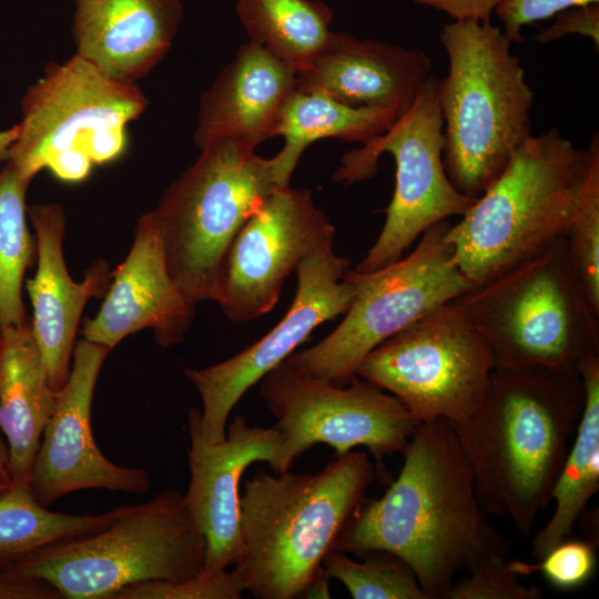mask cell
<instances>
[{
  "label": "cell",
  "mask_w": 599,
  "mask_h": 599,
  "mask_svg": "<svg viewBox=\"0 0 599 599\" xmlns=\"http://www.w3.org/2000/svg\"><path fill=\"white\" fill-rule=\"evenodd\" d=\"M590 3H599V0H499L494 12L501 21L506 38L518 43L524 41L521 30L525 27Z\"/></svg>",
  "instance_id": "obj_34"
},
{
  "label": "cell",
  "mask_w": 599,
  "mask_h": 599,
  "mask_svg": "<svg viewBox=\"0 0 599 599\" xmlns=\"http://www.w3.org/2000/svg\"><path fill=\"white\" fill-rule=\"evenodd\" d=\"M448 220L427 229L414 250L372 272L351 271L354 300L338 326L286 361L309 376L343 385L366 355L396 333L474 286L460 273L446 241Z\"/></svg>",
  "instance_id": "obj_10"
},
{
  "label": "cell",
  "mask_w": 599,
  "mask_h": 599,
  "mask_svg": "<svg viewBox=\"0 0 599 599\" xmlns=\"http://www.w3.org/2000/svg\"><path fill=\"white\" fill-rule=\"evenodd\" d=\"M585 386V406L551 491L555 509L535 536L531 554L544 557L572 532L589 500L599 489V355L583 359L577 369Z\"/></svg>",
  "instance_id": "obj_25"
},
{
  "label": "cell",
  "mask_w": 599,
  "mask_h": 599,
  "mask_svg": "<svg viewBox=\"0 0 599 599\" xmlns=\"http://www.w3.org/2000/svg\"><path fill=\"white\" fill-rule=\"evenodd\" d=\"M375 477L349 450L316 474L258 470L240 498L241 550L232 570L257 599L302 597Z\"/></svg>",
  "instance_id": "obj_3"
},
{
  "label": "cell",
  "mask_w": 599,
  "mask_h": 599,
  "mask_svg": "<svg viewBox=\"0 0 599 599\" xmlns=\"http://www.w3.org/2000/svg\"><path fill=\"white\" fill-rule=\"evenodd\" d=\"M0 470L10 478L9 451H8L6 440H3L1 436V430H0Z\"/></svg>",
  "instance_id": "obj_40"
},
{
  "label": "cell",
  "mask_w": 599,
  "mask_h": 599,
  "mask_svg": "<svg viewBox=\"0 0 599 599\" xmlns=\"http://www.w3.org/2000/svg\"><path fill=\"white\" fill-rule=\"evenodd\" d=\"M448 72L439 80L443 163L453 186L480 196L532 135L534 92L501 28L451 20L439 34Z\"/></svg>",
  "instance_id": "obj_4"
},
{
  "label": "cell",
  "mask_w": 599,
  "mask_h": 599,
  "mask_svg": "<svg viewBox=\"0 0 599 599\" xmlns=\"http://www.w3.org/2000/svg\"><path fill=\"white\" fill-rule=\"evenodd\" d=\"M205 554V537L184 495L166 488L148 501L124 505L104 528L12 568L50 582L62 599H111L134 583L194 578L203 570Z\"/></svg>",
  "instance_id": "obj_9"
},
{
  "label": "cell",
  "mask_w": 599,
  "mask_h": 599,
  "mask_svg": "<svg viewBox=\"0 0 599 599\" xmlns=\"http://www.w3.org/2000/svg\"><path fill=\"white\" fill-rule=\"evenodd\" d=\"M494 555L455 580L444 599H540L542 590L524 585L506 559Z\"/></svg>",
  "instance_id": "obj_31"
},
{
  "label": "cell",
  "mask_w": 599,
  "mask_h": 599,
  "mask_svg": "<svg viewBox=\"0 0 599 599\" xmlns=\"http://www.w3.org/2000/svg\"><path fill=\"white\" fill-rule=\"evenodd\" d=\"M11 486V479L0 470V494Z\"/></svg>",
  "instance_id": "obj_41"
},
{
  "label": "cell",
  "mask_w": 599,
  "mask_h": 599,
  "mask_svg": "<svg viewBox=\"0 0 599 599\" xmlns=\"http://www.w3.org/2000/svg\"><path fill=\"white\" fill-rule=\"evenodd\" d=\"M30 183L9 162L0 171V329L27 322L22 287L37 246L27 222Z\"/></svg>",
  "instance_id": "obj_28"
},
{
  "label": "cell",
  "mask_w": 599,
  "mask_h": 599,
  "mask_svg": "<svg viewBox=\"0 0 599 599\" xmlns=\"http://www.w3.org/2000/svg\"><path fill=\"white\" fill-rule=\"evenodd\" d=\"M585 399L578 373L495 368L476 412L453 424L481 507L522 537L551 502Z\"/></svg>",
  "instance_id": "obj_2"
},
{
  "label": "cell",
  "mask_w": 599,
  "mask_h": 599,
  "mask_svg": "<svg viewBox=\"0 0 599 599\" xmlns=\"http://www.w3.org/2000/svg\"><path fill=\"white\" fill-rule=\"evenodd\" d=\"M335 227L308 190H276L245 222L227 254L219 305L235 323L268 313L308 255L333 245Z\"/></svg>",
  "instance_id": "obj_15"
},
{
  "label": "cell",
  "mask_w": 599,
  "mask_h": 599,
  "mask_svg": "<svg viewBox=\"0 0 599 599\" xmlns=\"http://www.w3.org/2000/svg\"><path fill=\"white\" fill-rule=\"evenodd\" d=\"M0 599H62L48 581L0 567Z\"/></svg>",
  "instance_id": "obj_36"
},
{
  "label": "cell",
  "mask_w": 599,
  "mask_h": 599,
  "mask_svg": "<svg viewBox=\"0 0 599 599\" xmlns=\"http://www.w3.org/2000/svg\"><path fill=\"white\" fill-rule=\"evenodd\" d=\"M183 14L180 0H74L75 54L136 83L169 52Z\"/></svg>",
  "instance_id": "obj_21"
},
{
  "label": "cell",
  "mask_w": 599,
  "mask_h": 599,
  "mask_svg": "<svg viewBox=\"0 0 599 599\" xmlns=\"http://www.w3.org/2000/svg\"><path fill=\"white\" fill-rule=\"evenodd\" d=\"M27 212L35 233L38 253L35 274L26 282L33 309L30 325L50 384L58 392L70 374L84 306L90 298L105 293L112 272L105 261L98 260L80 283L74 282L63 257V207L58 203L35 204Z\"/></svg>",
  "instance_id": "obj_19"
},
{
  "label": "cell",
  "mask_w": 599,
  "mask_h": 599,
  "mask_svg": "<svg viewBox=\"0 0 599 599\" xmlns=\"http://www.w3.org/2000/svg\"><path fill=\"white\" fill-rule=\"evenodd\" d=\"M0 336H1V329H0Z\"/></svg>",
  "instance_id": "obj_42"
},
{
  "label": "cell",
  "mask_w": 599,
  "mask_h": 599,
  "mask_svg": "<svg viewBox=\"0 0 599 599\" xmlns=\"http://www.w3.org/2000/svg\"><path fill=\"white\" fill-rule=\"evenodd\" d=\"M582 173L568 231L570 261L587 298L599 314V136L593 133L582 149Z\"/></svg>",
  "instance_id": "obj_29"
},
{
  "label": "cell",
  "mask_w": 599,
  "mask_h": 599,
  "mask_svg": "<svg viewBox=\"0 0 599 599\" xmlns=\"http://www.w3.org/2000/svg\"><path fill=\"white\" fill-rule=\"evenodd\" d=\"M278 189L273 158L216 140L164 192L152 213L170 275L192 304L219 303L235 236Z\"/></svg>",
  "instance_id": "obj_7"
},
{
  "label": "cell",
  "mask_w": 599,
  "mask_h": 599,
  "mask_svg": "<svg viewBox=\"0 0 599 599\" xmlns=\"http://www.w3.org/2000/svg\"><path fill=\"white\" fill-rule=\"evenodd\" d=\"M439 80L430 73L410 106L382 135L345 153L334 173L335 181L352 184L373 177L383 153L395 161V190L384 226L357 272L399 260L427 229L460 216L476 200L458 192L444 167Z\"/></svg>",
  "instance_id": "obj_11"
},
{
  "label": "cell",
  "mask_w": 599,
  "mask_h": 599,
  "mask_svg": "<svg viewBox=\"0 0 599 599\" xmlns=\"http://www.w3.org/2000/svg\"><path fill=\"white\" fill-rule=\"evenodd\" d=\"M447 14L451 20L490 21L499 0H413Z\"/></svg>",
  "instance_id": "obj_37"
},
{
  "label": "cell",
  "mask_w": 599,
  "mask_h": 599,
  "mask_svg": "<svg viewBox=\"0 0 599 599\" xmlns=\"http://www.w3.org/2000/svg\"><path fill=\"white\" fill-rule=\"evenodd\" d=\"M573 34L589 38L596 50L599 49V3L573 7L557 13L554 22L535 35V40L550 43Z\"/></svg>",
  "instance_id": "obj_35"
},
{
  "label": "cell",
  "mask_w": 599,
  "mask_h": 599,
  "mask_svg": "<svg viewBox=\"0 0 599 599\" xmlns=\"http://www.w3.org/2000/svg\"><path fill=\"white\" fill-rule=\"evenodd\" d=\"M430 73L432 60L418 48L332 32L297 73V87L321 91L349 106L385 109L399 116Z\"/></svg>",
  "instance_id": "obj_20"
},
{
  "label": "cell",
  "mask_w": 599,
  "mask_h": 599,
  "mask_svg": "<svg viewBox=\"0 0 599 599\" xmlns=\"http://www.w3.org/2000/svg\"><path fill=\"white\" fill-rule=\"evenodd\" d=\"M362 557L365 559L358 561L332 550L323 567L354 599H428L410 567L398 556L373 550Z\"/></svg>",
  "instance_id": "obj_30"
},
{
  "label": "cell",
  "mask_w": 599,
  "mask_h": 599,
  "mask_svg": "<svg viewBox=\"0 0 599 599\" xmlns=\"http://www.w3.org/2000/svg\"><path fill=\"white\" fill-rule=\"evenodd\" d=\"M348 266V258L332 246L308 255L295 271L292 305L266 335L226 361L184 370L201 397L200 427L206 443L224 439L231 412L254 384L286 361L315 328L348 309L357 288Z\"/></svg>",
  "instance_id": "obj_14"
},
{
  "label": "cell",
  "mask_w": 599,
  "mask_h": 599,
  "mask_svg": "<svg viewBox=\"0 0 599 599\" xmlns=\"http://www.w3.org/2000/svg\"><path fill=\"white\" fill-rule=\"evenodd\" d=\"M541 562L509 561L519 576L540 572L554 586L572 589L586 583L596 568L595 546L587 541L565 539L551 548Z\"/></svg>",
  "instance_id": "obj_33"
},
{
  "label": "cell",
  "mask_w": 599,
  "mask_h": 599,
  "mask_svg": "<svg viewBox=\"0 0 599 599\" xmlns=\"http://www.w3.org/2000/svg\"><path fill=\"white\" fill-rule=\"evenodd\" d=\"M582 149L557 129L531 135L500 175L449 224L446 241L473 286L490 282L566 235Z\"/></svg>",
  "instance_id": "obj_5"
},
{
  "label": "cell",
  "mask_w": 599,
  "mask_h": 599,
  "mask_svg": "<svg viewBox=\"0 0 599 599\" xmlns=\"http://www.w3.org/2000/svg\"><path fill=\"white\" fill-rule=\"evenodd\" d=\"M190 484L185 504L206 542L201 573L210 576L233 566L241 550L240 481L247 467L266 461L274 473L285 471L282 437L275 426H251L236 416L223 440L210 444L201 435L200 409L187 414Z\"/></svg>",
  "instance_id": "obj_17"
},
{
  "label": "cell",
  "mask_w": 599,
  "mask_h": 599,
  "mask_svg": "<svg viewBox=\"0 0 599 599\" xmlns=\"http://www.w3.org/2000/svg\"><path fill=\"white\" fill-rule=\"evenodd\" d=\"M250 40L302 71L328 41L333 11L319 0H237Z\"/></svg>",
  "instance_id": "obj_27"
},
{
  "label": "cell",
  "mask_w": 599,
  "mask_h": 599,
  "mask_svg": "<svg viewBox=\"0 0 599 599\" xmlns=\"http://www.w3.org/2000/svg\"><path fill=\"white\" fill-rule=\"evenodd\" d=\"M397 118L389 110L349 106L321 91L296 85L273 130V138L285 139L284 148L273 156L281 186H290L303 151L314 141L336 138L364 145L382 135Z\"/></svg>",
  "instance_id": "obj_24"
},
{
  "label": "cell",
  "mask_w": 599,
  "mask_h": 599,
  "mask_svg": "<svg viewBox=\"0 0 599 599\" xmlns=\"http://www.w3.org/2000/svg\"><path fill=\"white\" fill-rule=\"evenodd\" d=\"M30 323L1 329L0 430L11 484L29 486L31 468L57 403Z\"/></svg>",
  "instance_id": "obj_23"
},
{
  "label": "cell",
  "mask_w": 599,
  "mask_h": 599,
  "mask_svg": "<svg viewBox=\"0 0 599 599\" xmlns=\"http://www.w3.org/2000/svg\"><path fill=\"white\" fill-rule=\"evenodd\" d=\"M148 104L136 83L115 80L78 54L51 63L21 100L7 162L31 181L47 169L62 182H81L95 165L123 155L129 125Z\"/></svg>",
  "instance_id": "obj_8"
},
{
  "label": "cell",
  "mask_w": 599,
  "mask_h": 599,
  "mask_svg": "<svg viewBox=\"0 0 599 599\" xmlns=\"http://www.w3.org/2000/svg\"><path fill=\"white\" fill-rule=\"evenodd\" d=\"M397 478L377 499H363L334 550L358 557L385 550L403 559L428 599H444L456 577L509 541L481 507L453 423L437 418L415 430Z\"/></svg>",
  "instance_id": "obj_1"
},
{
  "label": "cell",
  "mask_w": 599,
  "mask_h": 599,
  "mask_svg": "<svg viewBox=\"0 0 599 599\" xmlns=\"http://www.w3.org/2000/svg\"><path fill=\"white\" fill-rule=\"evenodd\" d=\"M261 382L262 397L282 437L286 470L318 444L328 445L337 456L358 446L377 459L404 454L420 424L395 396L358 376L337 385L284 361Z\"/></svg>",
  "instance_id": "obj_13"
},
{
  "label": "cell",
  "mask_w": 599,
  "mask_h": 599,
  "mask_svg": "<svg viewBox=\"0 0 599 599\" xmlns=\"http://www.w3.org/2000/svg\"><path fill=\"white\" fill-rule=\"evenodd\" d=\"M296 85L293 67L256 42L242 44L201 98L196 146L235 140L255 149L273 138L278 113Z\"/></svg>",
  "instance_id": "obj_22"
},
{
  "label": "cell",
  "mask_w": 599,
  "mask_h": 599,
  "mask_svg": "<svg viewBox=\"0 0 599 599\" xmlns=\"http://www.w3.org/2000/svg\"><path fill=\"white\" fill-rule=\"evenodd\" d=\"M329 579L331 577L324 567H322L308 583L302 597L318 599L331 598Z\"/></svg>",
  "instance_id": "obj_38"
},
{
  "label": "cell",
  "mask_w": 599,
  "mask_h": 599,
  "mask_svg": "<svg viewBox=\"0 0 599 599\" xmlns=\"http://www.w3.org/2000/svg\"><path fill=\"white\" fill-rule=\"evenodd\" d=\"M194 317L192 304L172 280L152 211L136 223L132 246L112 272L104 301L85 321L83 338L112 349L126 336L151 329L163 347L181 343Z\"/></svg>",
  "instance_id": "obj_18"
},
{
  "label": "cell",
  "mask_w": 599,
  "mask_h": 599,
  "mask_svg": "<svg viewBox=\"0 0 599 599\" xmlns=\"http://www.w3.org/2000/svg\"><path fill=\"white\" fill-rule=\"evenodd\" d=\"M487 339L495 368L578 373L599 355V314L570 261L565 236L451 301Z\"/></svg>",
  "instance_id": "obj_6"
},
{
  "label": "cell",
  "mask_w": 599,
  "mask_h": 599,
  "mask_svg": "<svg viewBox=\"0 0 599 599\" xmlns=\"http://www.w3.org/2000/svg\"><path fill=\"white\" fill-rule=\"evenodd\" d=\"M18 133V124L13 125L10 129L0 131V162L8 161L11 145L16 141Z\"/></svg>",
  "instance_id": "obj_39"
},
{
  "label": "cell",
  "mask_w": 599,
  "mask_h": 599,
  "mask_svg": "<svg viewBox=\"0 0 599 599\" xmlns=\"http://www.w3.org/2000/svg\"><path fill=\"white\" fill-rule=\"evenodd\" d=\"M244 591L236 573L224 569L182 581L153 580L128 586L111 599H240Z\"/></svg>",
  "instance_id": "obj_32"
},
{
  "label": "cell",
  "mask_w": 599,
  "mask_h": 599,
  "mask_svg": "<svg viewBox=\"0 0 599 599\" xmlns=\"http://www.w3.org/2000/svg\"><path fill=\"white\" fill-rule=\"evenodd\" d=\"M110 352L84 338L75 343L69 377L57 393L29 478L32 496L45 507L79 490L144 494L150 488L151 477L145 469L114 464L93 438V395Z\"/></svg>",
  "instance_id": "obj_16"
},
{
  "label": "cell",
  "mask_w": 599,
  "mask_h": 599,
  "mask_svg": "<svg viewBox=\"0 0 599 599\" xmlns=\"http://www.w3.org/2000/svg\"><path fill=\"white\" fill-rule=\"evenodd\" d=\"M494 369L487 339L449 302L376 346L356 375L395 396L420 423L455 424L479 407Z\"/></svg>",
  "instance_id": "obj_12"
},
{
  "label": "cell",
  "mask_w": 599,
  "mask_h": 599,
  "mask_svg": "<svg viewBox=\"0 0 599 599\" xmlns=\"http://www.w3.org/2000/svg\"><path fill=\"white\" fill-rule=\"evenodd\" d=\"M123 508L97 515L57 512L41 505L29 486L11 484L0 494V567H13L45 549L98 531Z\"/></svg>",
  "instance_id": "obj_26"
}]
</instances>
